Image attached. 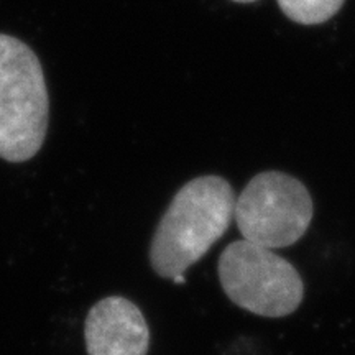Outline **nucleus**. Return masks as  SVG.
<instances>
[{"instance_id": "1", "label": "nucleus", "mask_w": 355, "mask_h": 355, "mask_svg": "<svg viewBox=\"0 0 355 355\" xmlns=\"http://www.w3.org/2000/svg\"><path fill=\"white\" fill-rule=\"evenodd\" d=\"M235 194L224 178L201 176L176 193L159 220L150 261L159 277L173 279L201 260L234 219Z\"/></svg>"}, {"instance_id": "2", "label": "nucleus", "mask_w": 355, "mask_h": 355, "mask_svg": "<svg viewBox=\"0 0 355 355\" xmlns=\"http://www.w3.org/2000/svg\"><path fill=\"white\" fill-rule=\"evenodd\" d=\"M50 101L38 58L20 40L0 35V158L21 163L42 148Z\"/></svg>"}, {"instance_id": "3", "label": "nucleus", "mask_w": 355, "mask_h": 355, "mask_svg": "<svg viewBox=\"0 0 355 355\" xmlns=\"http://www.w3.org/2000/svg\"><path fill=\"white\" fill-rule=\"evenodd\" d=\"M219 279L232 303L265 318L295 313L304 296L303 279L290 261L245 239L222 252Z\"/></svg>"}, {"instance_id": "4", "label": "nucleus", "mask_w": 355, "mask_h": 355, "mask_svg": "<svg viewBox=\"0 0 355 355\" xmlns=\"http://www.w3.org/2000/svg\"><path fill=\"white\" fill-rule=\"evenodd\" d=\"M313 199L300 180L286 173L257 175L235 199L234 219L248 242L283 248L298 242L313 220Z\"/></svg>"}, {"instance_id": "5", "label": "nucleus", "mask_w": 355, "mask_h": 355, "mask_svg": "<svg viewBox=\"0 0 355 355\" xmlns=\"http://www.w3.org/2000/svg\"><path fill=\"white\" fill-rule=\"evenodd\" d=\"M89 355H146L150 332L132 301L110 296L92 306L84 326Z\"/></svg>"}, {"instance_id": "6", "label": "nucleus", "mask_w": 355, "mask_h": 355, "mask_svg": "<svg viewBox=\"0 0 355 355\" xmlns=\"http://www.w3.org/2000/svg\"><path fill=\"white\" fill-rule=\"evenodd\" d=\"M288 19L303 25L324 24L344 6V0H278Z\"/></svg>"}, {"instance_id": "7", "label": "nucleus", "mask_w": 355, "mask_h": 355, "mask_svg": "<svg viewBox=\"0 0 355 355\" xmlns=\"http://www.w3.org/2000/svg\"><path fill=\"white\" fill-rule=\"evenodd\" d=\"M173 282H175V283H186L184 273H181V275H176V277L173 278Z\"/></svg>"}, {"instance_id": "8", "label": "nucleus", "mask_w": 355, "mask_h": 355, "mask_svg": "<svg viewBox=\"0 0 355 355\" xmlns=\"http://www.w3.org/2000/svg\"><path fill=\"white\" fill-rule=\"evenodd\" d=\"M234 2H241V3H250V2H255V0H234Z\"/></svg>"}]
</instances>
